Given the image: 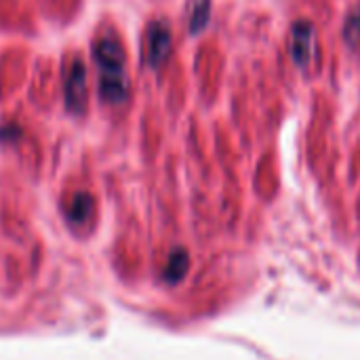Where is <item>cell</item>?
Here are the masks:
<instances>
[{
	"label": "cell",
	"mask_w": 360,
	"mask_h": 360,
	"mask_svg": "<svg viewBox=\"0 0 360 360\" xmlns=\"http://www.w3.org/2000/svg\"><path fill=\"white\" fill-rule=\"evenodd\" d=\"M93 59L99 72V95L105 103H122L129 97V80L124 70V49L112 34L101 36L93 44Z\"/></svg>",
	"instance_id": "obj_1"
},
{
	"label": "cell",
	"mask_w": 360,
	"mask_h": 360,
	"mask_svg": "<svg viewBox=\"0 0 360 360\" xmlns=\"http://www.w3.org/2000/svg\"><path fill=\"white\" fill-rule=\"evenodd\" d=\"M63 101L74 116L86 110V65L80 57H74L63 70Z\"/></svg>",
	"instance_id": "obj_2"
},
{
	"label": "cell",
	"mask_w": 360,
	"mask_h": 360,
	"mask_svg": "<svg viewBox=\"0 0 360 360\" xmlns=\"http://www.w3.org/2000/svg\"><path fill=\"white\" fill-rule=\"evenodd\" d=\"M289 53L297 68L306 70L316 57V30L310 21L297 19L289 34Z\"/></svg>",
	"instance_id": "obj_3"
},
{
	"label": "cell",
	"mask_w": 360,
	"mask_h": 360,
	"mask_svg": "<svg viewBox=\"0 0 360 360\" xmlns=\"http://www.w3.org/2000/svg\"><path fill=\"white\" fill-rule=\"evenodd\" d=\"M171 25L165 19H154L146 30V61L152 70H160L171 55Z\"/></svg>",
	"instance_id": "obj_4"
},
{
	"label": "cell",
	"mask_w": 360,
	"mask_h": 360,
	"mask_svg": "<svg viewBox=\"0 0 360 360\" xmlns=\"http://www.w3.org/2000/svg\"><path fill=\"white\" fill-rule=\"evenodd\" d=\"M211 19V0H190L188 6V32L192 36L202 34Z\"/></svg>",
	"instance_id": "obj_5"
},
{
	"label": "cell",
	"mask_w": 360,
	"mask_h": 360,
	"mask_svg": "<svg viewBox=\"0 0 360 360\" xmlns=\"http://www.w3.org/2000/svg\"><path fill=\"white\" fill-rule=\"evenodd\" d=\"M93 196L86 192H78L68 207V219L72 224H84L93 215Z\"/></svg>",
	"instance_id": "obj_6"
},
{
	"label": "cell",
	"mask_w": 360,
	"mask_h": 360,
	"mask_svg": "<svg viewBox=\"0 0 360 360\" xmlns=\"http://www.w3.org/2000/svg\"><path fill=\"white\" fill-rule=\"evenodd\" d=\"M190 268V257L184 249H175L171 255H169V262H167V268H165V281L169 283H179L186 272Z\"/></svg>",
	"instance_id": "obj_7"
},
{
	"label": "cell",
	"mask_w": 360,
	"mask_h": 360,
	"mask_svg": "<svg viewBox=\"0 0 360 360\" xmlns=\"http://www.w3.org/2000/svg\"><path fill=\"white\" fill-rule=\"evenodd\" d=\"M342 36L350 49H354V51L360 49V6L350 11V15L346 17V23L342 27Z\"/></svg>",
	"instance_id": "obj_8"
},
{
	"label": "cell",
	"mask_w": 360,
	"mask_h": 360,
	"mask_svg": "<svg viewBox=\"0 0 360 360\" xmlns=\"http://www.w3.org/2000/svg\"><path fill=\"white\" fill-rule=\"evenodd\" d=\"M23 135V129L17 122H2L0 124V143H17Z\"/></svg>",
	"instance_id": "obj_9"
}]
</instances>
